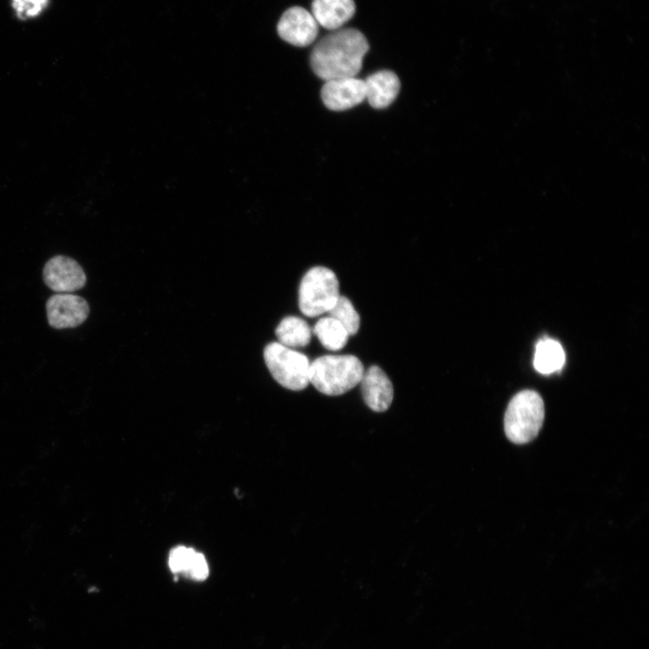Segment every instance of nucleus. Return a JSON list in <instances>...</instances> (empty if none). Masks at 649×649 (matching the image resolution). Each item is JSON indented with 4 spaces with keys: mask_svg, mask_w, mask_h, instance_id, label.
I'll use <instances>...</instances> for the list:
<instances>
[{
    "mask_svg": "<svg viewBox=\"0 0 649 649\" xmlns=\"http://www.w3.org/2000/svg\"><path fill=\"white\" fill-rule=\"evenodd\" d=\"M209 568L205 556L196 551L187 577L201 581L207 578Z\"/></svg>",
    "mask_w": 649,
    "mask_h": 649,
    "instance_id": "19",
    "label": "nucleus"
},
{
    "mask_svg": "<svg viewBox=\"0 0 649 649\" xmlns=\"http://www.w3.org/2000/svg\"><path fill=\"white\" fill-rule=\"evenodd\" d=\"M368 50L369 43L362 32L340 28L315 45L310 55L311 68L324 81L356 77Z\"/></svg>",
    "mask_w": 649,
    "mask_h": 649,
    "instance_id": "1",
    "label": "nucleus"
},
{
    "mask_svg": "<svg viewBox=\"0 0 649 649\" xmlns=\"http://www.w3.org/2000/svg\"><path fill=\"white\" fill-rule=\"evenodd\" d=\"M366 99L376 109L388 107L398 96L400 89L398 77L391 70H379L365 79Z\"/></svg>",
    "mask_w": 649,
    "mask_h": 649,
    "instance_id": "11",
    "label": "nucleus"
},
{
    "mask_svg": "<svg viewBox=\"0 0 649 649\" xmlns=\"http://www.w3.org/2000/svg\"><path fill=\"white\" fill-rule=\"evenodd\" d=\"M49 0H12L15 14L22 20H28L41 14Z\"/></svg>",
    "mask_w": 649,
    "mask_h": 649,
    "instance_id": "18",
    "label": "nucleus"
},
{
    "mask_svg": "<svg viewBox=\"0 0 649 649\" xmlns=\"http://www.w3.org/2000/svg\"><path fill=\"white\" fill-rule=\"evenodd\" d=\"M364 370L354 355H324L310 363L309 382L324 395L339 396L357 386Z\"/></svg>",
    "mask_w": 649,
    "mask_h": 649,
    "instance_id": "2",
    "label": "nucleus"
},
{
    "mask_svg": "<svg viewBox=\"0 0 649 649\" xmlns=\"http://www.w3.org/2000/svg\"><path fill=\"white\" fill-rule=\"evenodd\" d=\"M279 343L291 349L306 346L312 337L309 324L301 317H284L275 331Z\"/></svg>",
    "mask_w": 649,
    "mask_h": 649,
    "instance_id": "14",
    "label": "nucleus"
},
{
    "mask_svg": "<svg viewBox=\"0 0 649 649\" xmlns=\"http://www.w3.org/2000/svg\"><path fill=\"white\" fill-rule=\"evenodd\" d=\"M565 362L562 344L552 338H542L535 345L533 364L542 374L548 375L560 370Z\"/></svg>",
    "mask_w": 649,
    "mask_h": 649,
    "instance_id": "13",
    "label": "nucleus"
},
{
    "mask_svg": "<svg viewBox=\"0 0 649 649\" xmlns=\"http://www.w3.org/2000/svg\"><path fill=\"white\" fill-rule=\"evenodd\" d=\"M339 294V281L334 272L322 266L311 268L303 277L298 289V306L309 317L328 312Z\"/></svg>",
    "mask_w": 649,
    "mask_h": 649,
    "instance_id": "4",
    "label": "nucleus"
},
{
    "mask_svg": "<svg viewBox=\"0 0 649 649\" xmlns=\"http://www.w3.org/2000/svg\"><path fill=\"white\" fill-rule=\"evenodd\" d=\"M313 333L322 345L330 351H338L343 348L349 337L346 329L330 315L320 318L315 323Z\"/></svg>",
    "mask_w": 649,
    "mask_h": 649,
    "instance_id": "15",
    "label": "nucleus"
},
{
    "mask_svg": "<svg viewBox=\"0 0 649 649\" xmlns=\"http://www.w3.org/2000/svg\"><path fill=\"white\" fill-rule=\"evenodd\" d=\"M353 0H313L311 14L318 25L337 30L343 26L355 14Z\"/></svg>",
    "mask_w": 649,
    "mask_h": 649,
    "instance_id": "12",
    "label": "nucleus"
},
{
    "mask_svg": "<svg viewBox=\"0 0 649 649\" xmlns=\"http://www.w3.org/2000/svg\"><path fill=\"white\" fill-rule=\"evenodd\" d=\"M544 418L542 397L535 390H522L512 398L507 407L504 417L506 435L514 443H526L536 437Z\"/></svg>",
    "mask_w": 649,
    "mask_h": 649,
    "instance_id": "3",
    "label": "nucleus"
},
{
    "mask_svg": "<svg viewBox=\"0 0 649 649\" xmlns=\"http://www.w3.org/2000/svg\"><path fill=\"white\" fill-rule=\"evenodd\" d=\"M327 313L346 329L349 335H353L358 332L360 328V315L346 297L340 296L334 306Z\"/></svg>",
    "mask_w": 649,
    "mask_h": 649,
    "instance_id": "16",
    "label": "nucleus"
},
{
    "mask_svg": "<svg viewBox=\"0 0 649 649\" xmlns=\"http://www.w3.org/2000/svg\"><path fill=\"white\" fill-rule=\"evenodd\" d=\"M365 404L375 412L388 410L393 401V385L387 374L378 366L364 370L361 379Z\"/></svg>",
    "mask_w": 649,
    "mask_h": 649,
    "instance_id": "10",
    "label": "nucleus"
},
{
    "mask_svg": "<svg viewBox=\"0 0 649 649\" xmlns=\"http://www.w3.org/2000/svg\"><path fill=\"white\" fill-rule=\"evenodd\" d=\"M42 277L46 286L58 293L78 290L87 282L82 267L74 259L64 255L50 258L43 267Z\"/></svg>",
    "mask_w": 649,
    "mask_h": 649,
    "instance_id": "6",
    "label": "nucleus"
},
{
    "mask_svg": "<svg viewBox=\"0 0 649 649\" xmlns=\"http://www.w3.org/2000/svg\"><path fill=\"white\" fill-rule=\"evenodd\" d=\"M49 324L56 329L77 327L86 321L89 306L81 297L59 293L51 296L46 303Z\"/></svg>",
    "mask_w": 649,
    "mask_h": 649,
    "instance_id": "7",
    "label": "nucleus"
},
{
    "mask_svg": "<svg viewBox=\"0 0 649 649\" xmlns=\"http://www.w3.org/2000/svg\"><path fill=\"white\" fill-rule=\"evenodd\" d=\"M265 363L275 380L290 390H302L309 384L308 358L279 342L269 343L263 352Z\"/></svg>",
    "mask_w": 649,
    "mask_h": 649,
    "instance_id": "5",
    "label": "nucleus"
},
{
    "mask_svg": "<svg viewBox=\"0 0 649 649\" xmlns=\"http://www.w3.org/2000/svg\"><path fill=\"white\" fill-rule=\"evenodd\" d=\"M277 31L285 41L306 47L315 41L318 34V23L313 14L300 6H293L281 15Z\"/></svg>",
    "mask_w": 649,
    "mask_h": 649,
    "instance_id": "8",
    "label": "nucleus"
},
{
    "mask_svg": "<svg viewBox=\"0 0 649 649\" xmlns=\"http://www.w3.org/2000/svg\"><path fill=\"white\" fill-rule=\"evenodd\" d=\"M196 550L186 546H178L171 550L169 557V566L172 572L182 573L187 576L190 568Z\"/></svg>",
    "mask_w": 649,
    "mask_h": 649,
    "instance_id": "17",
    "label": "nucleus"
},
{
    "mask_svg": "<svg viewBox=\"0 0 649 649\" xmlns=\"http://www.w3.org/2000/svg\"><path fill=\"white\" fill-rule=\"evenodd\" d=\"M321 98L330 110L350 109L366 99L364 79L352 77L325 81L321 89Z\"/></svg>",
    "mask_w": 649,
    "mask_h": 649,
    "instance_id": "9",
    "label": "nucleus"
}]
</instances>
